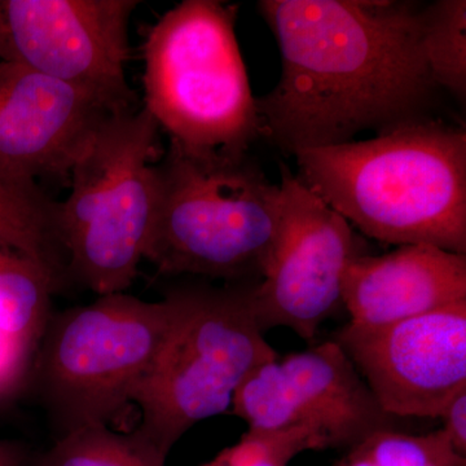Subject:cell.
<instances>
[{
  "mask_svg": "<svg viewBox=\"0 0 466 466\" xmlns=\"http://www.w3.org/2000/svg\"><path fill=\"white\" fill-rule=\"evenodd\" d=\"M422 45L435 87L464 99L466 94V2L441 0L422 11Z\"/></svg>",
  "mask_w": 466,
  "mask_h": 466,
  "instance_id": "obj_17",
  "label": "cell"
},
{
  "mask_svg": "<svg viewBox=\"0 0 466 466\" xmlns=\"http://www.w3.org/2000/svg\"><path fill=\"white\" fill-rule=\"evenodd\" d=\"M332 466H466V459L441 429L424 434L386 429L346 450Z\"/></svg>",
  "mask_w": 466,
  "mask_h": 466,
  "instance_id": "obj_18",
  "label": "cell"
},
{
  "mask_svg": "<svg viewBox=\"0 0 466 466\" xmlns=\"http://www.w3.org/2000/svg\"><path fill=\"white\" fill-rule=\"evenodd\" d=\"M294 156L299 182L367 238L466 254L464 128L419 116Z\"/></svg>",
  "mask_w": 466,
  "mask_h": 466,
  "instance_id": "obj_2",
  "label": "cell"
},
{
  "mask_svg": "<svg viewBox=\"0 0 466 466\" xmlns=\"http://www.w3.org/2000/svg\"><path fill=\"white\" fill-rule=\"evenodd\" d=\"M279 186L280 238L262 280L251 285L250 308L263 333L285 328L312 342L321 325L343 308V275L360 251L348 220L284 165Z\"/></svg>",
  "mask_w": 466,
  "mask_h": 466,
  "instance_id": "obj_8",
  "label": "cell"
},
{
  "mask_svg": "<svg viewBox=\"0 0 466 466\" xmlns=\"http://www.w3.org/2000/svg\"><path fill=\"white\" fill-rule=\"evenodd\" d=\"M159 133L144 108L109 116L70 171L69 195L55 202L67 279L96 297L126 293L146 257L165 152Z\"/></svg>",
  "mask_w": 466,
  "mask_h": 466,
  "instance_id": "obj_5",
  "label": "cell"
},
{
  "mask_svg": "<svg viewBox=\"0 0 466 466\" xmlns=\"http://www.w3.org/2000/svg\"><path fill=\"white\" fill-rule=\"evenodd\" d=\"M0 466H27L25 456L14 444L0 441Z\"/></svg>",
  "mask_w": 466,
  "mask_h": 466,
  "instance_id": "obj_21",
  "label": "cell"
},
{
  "mask_svg": "<svg viewBox=\"0 0 466 466\" xmlns=\"http://www.w3.org/2000/svg\"><path fill=\"white\" fill-rule=\"evenodd\" d=\"M238 14L231 3L184 0L144 34V109L187 152L247 155L260 137Z\"/></svg>",
  "mask_w": 466,
  "mask_h": 466,
  "instance_id": "obj_4",
  "label": "cell"
},
{
  "mask_svg": "<svg viewBox=\"0 0 466 466\" xmlns=\"http://www.w3.org/2000/svg\"><path fill=\"white\" fill-rule=\"evenodd\" d=\"M251 285H179L167 293L173 323L131 400L137 428L167 455L193 426L229 413L242 383L279 357L254 319Z\"/></svg>",
  "mask_w": 466,
  "mask_h": 466,
  "instance_id": "obj_6",
  "label": "cell"
},
{
  "mask_svg": "<svg viewBox=\"0 0 466 466\" xmlns=\"http://www.w3.org/2000/svg\"><path fill=\"white\" fill-rule=\"evenodd\" d=\"M441 431L451 446L461 458L466 459V390L460 392L440 417Z\"/></svg>",
  "mask_w": 466,
  "mask_h": 466,
  "instance_id": "obj_20",
  "label": "cell"
},
{
  "mask_svg": "<svg viewBox=\"0 0 466 466\" xmlns=\"http://www.w3.org/2000/svg\"><path fill=\"white\" fill-rule=\"evenodd\" d=\"M113 115L118 112L75 86L0 60V179L26 188H39V179L67 182Z\"/></svg>",
  "mask_w": 466,
  "mask_h": 466,
  "instance_id": "obj_12",
  "label": "cell"
},
{
  "mask_svg": "<svg viewBox=\"0 0 466 466\" xmlns=\"http://www.w3.org/2000/svg\"><path fill=\"white\" fill-rule=\"evenodd\" d=\"M333 341L395 419H440L466 390V302L397 323H348Z\"/></svg>",
  "mask_w": 466,
  "mask_h": 466,
  "instance_id": "obj_11",
  "label": "cell"
},
{
  "mask_svg": "<svg viewBox=\"0 0 466 466\" xmlns=\"http://www.w3.org/2000/svg\"><path fill=\"white\" fill-rule=\"evenodd\" d=\"M64 287L48 267L0 241V403L26 388L52 299Z\"/></svg>",
  "mask_w": 466,
  "mask_h": 466,
  "instance_id": "obj_14",
  "label": "cell"
},
{
  "mask_svg": "<svg viewBox=\"0 0 466 466\" xmlns=\"http://www.w3.org/2000/svg\"><path fill=\"white\" fill-rule=\"evenodd\" d=\"M156 170L144 260L164 276L259 283L280 238V186L247 155H196L171 142Z\"/></svg>",
  "mask_w": 466,
  "mask_h": 466,
  "instance_id": "obj_3",
  "label": "cell"
},
{
  "mask_svg": "<svg viewBox=\"0 0 466 466\" xmlns=\"http://www.w3.org/2000/svg\"><path fill=\"white\" fill-rule=\"evenodd\" d=\"M173 318L168 294L155 302L106 294L52 312L27 386L57 437L87 425L116 428L161 351Z\"/></svg>",
  "mask_w": 466,
  "mask_h": 466,
  "instance_id": "obj_7",
  "label": "cell"
},
{
  "mask_svg": "<svg viewBox=\"0 0 466 466\" xmlns=\"http://www.w3.org/2000/svg\"><path fill=\"white\" fill-rule=\"evenodd\" d=\"M280 81L256 99L260 135L285 152L352 142L420 116L435 85L422 11L381 0H262Z\"/></svg>",
  "mask_w": 466,
  "mask_h": 466,
  "instance_id": "obj_1",
  "label": "cell"
},
{
  "mask_svg": "<svg viewBox=\"0 0 466 466\" xmlns=\"http://www.w3.org/2000/svg\"><path fill=\"white\" fill-rule=\"evenodd\" d=\"M466 302V254L433 245H401L358 254L346 267L343 308L349 323L377 327Z\"/></svg>",
  "mask_w": 466,
  "mask_h": 466,
  "instance_id": "obj_13",
  "label": "cell"
},
{
  "mask_svg": "<svg viewBox=\"0 0 466 466\" xmlns=\"http://www.w3.org/2000/svg\"><path fill=\"white\" fill-rule=\"evenodd\" d=\"M328 450L323 435L309 426L281 431H247L238 443L201 466H289L306 451Z\"/></svg>",
  "mask_w": 466,
  "mask_h": 466,
  "instance_id": "obj_19",
  "label": "cell"
},
{
  "mask_svg": "<svg viewBox=\"0 0 466 466\" xmlns=\"http://www.w3.org/2000/svg\"><path fill=\"white\" fill-rule=\"evenodd\" d=\"M231 415L248 431L309 426L328 450H349L376 431L400 429L333 339L290 352L251 373L233 398Z\"/></svg>",
  "mask_w": 466,
  "mask_h": 466,
  "instance_id": "obj_10",
  "label": "cell"
},
{
  "mask_svg": "<svg viewBox=\"0 0 466 466\" xmlns=\"http://www.w3.org/2000/svg\"><path fill=\"white\" fill-rule=\"evenodd\" d=\"M8 58L87 92L116 112L137 109L126 78L137 0H0Z\"/></svg>",
  "mask_w": 466,
  "mask_h": 466,
  "instance_id": "obj_9",
  "label": "cell"
},
{
  "mask_svg": "<svg viewBox=\"0 0 466 466\" xmlns=\"http://www.w3.org/2000/svg\"><path fill=\"white\" fill-rule=\"evenodd\" d=\"M167 458L137 425H87L57 437L34 466H167Z\"/></svg>",
  "mask_w": 466,
  "mask_h": 466,
  "instance_id": "obj_16",
  "label": "cell"
},
{
  "mask_svg": "<svg viewBox=\"0 0 466 466\" xmlns=\"http://www.w3.org/2000/svg\"><path fill=\"white\" fill-rule=\"evenodd\" d=\"M7 36H5V18H3L2 3H0V60H7Z\"/></svg>",
  "mask_w": 466,
  "mask_h": 466,
  "instance_id": "obj_22",
  "label": "cell"
},
{
  "mask_svg": "<svg viewBox=\"0 0 466 466\" xmlns=\"http://www.w3.org/2000/svg\"><path fill=\"white\" fill-rule=\"evenodd\" d=\"M0 241L67 280L66 257L55 225V202L41 188L0 179Z\"/></svg>",
  "mask_w": 466,
  "mask_h": 466,
  "instance_id": "obj_15",
  "label": "cell"
}]
</instances>
